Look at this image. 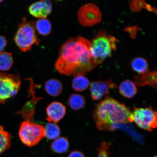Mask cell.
I'll return each mask as SVG.
<instances>
[{
  "label": "cell",
  "mask_w": 157,
  "mask_h": 157,
  "mask_svg": "<svg viewBox=\"0 0 157 157\" xmlns=\"http://www.w3.org/2000/svg\"><path fill=\"white\" fill-rule=\"evenodd\" d=\"M157 72H148L135 76V83L140 87L148 85L156 88L157 78Z\"/></svg>",
  "instance_id": "13"
},
{
  "label": "cell",
  "mask_w": 157,
  "mask_h": 157,
  "mask_svg": "<svg viewBox=\"0 0 157 157\" xmlns=\"http://www.w3.org/2000/svg\"><path fill=\"white\" fill-rule=\"evenodd\" d=\"M118 42L115 37L105 31L98 33L91 42L90 48V54L97 65L111 56L113 51L117 50V44Z\"/></svg>",
  "instance_id": "3"
},
{
  "label": "cell",
  "mask_w": 157,
  "mask_h": 157,
  "mask_svg": "<svg viewBox=\"0 0 157 157\" xmlns=\"http://www.w3.org/2000/svg\"><path fill=\"white\" fill-rule=\"evenodd\" d=\"M117 86L113 83L112 80L105 81H94L90 85L92 99L94 101L100 100L106 94H109V90L114 89Z\"/></svg>",
  "instance_id": "9"
},
{
  "label": "cell",
  "mask_w": 157,
  "mask_h": 157,
  "mask_svg": "<svg viewBox=\"0 0 157 157\" xmlns=\"http://www.w3.org/2000/svg\"><path fill=\"white\" fill-rule=\"evenodd\" d=\"M21 81L18 76L4 73H0V103L4 104L21 89Z\"/></svg>",
  "instance_id": "6"
},
{
  "label": "cell",
  "mask_w": 157,
  "mask_h": 157,
  "mask_svg": "<svg viewBox=\"0 0 157 157\" xmlns=\"http://www.w3.org/2000/svg\"><path fill=\"white\" fill-rule=\"evenodd\" d=\"M139 29L136 26L128 27L125 29V31L130 33L132 38H135L137 34V31Z\"/></svg>",
  "instance_id": "26"
},
{
  "label": "cell",
  "mask_w": 157,
  "mask_h": 157,
  "mask_svg": "<svg viewBox=\"0 0 157 157\" xmlns=\"http://www.w3.org/2000/svg\"><path fill=\"white\" fill-rule=\"evenodd\" d=\"M35 28L40 35L47 36L52 30V25L49 20L47 18L39 19L35 23Z\"/></svg>",
  "instance_id": "21"
},
{
  "label": "cell",
  "mask_w": 157,
  "mask_h": 157,
  "mask_svg": "<svg viewBox=\"0 0 157 157\" xmlns=\"http://www.w3.org/2000/svg\"><path fill=\"white\" fill-rule=\"evenodd\" d=\"M129 7L132 11L135 12H139L143 9H146L149 11L152 12L157 14V10L150 5L143 1H129Z\"/></svg>",
  "instance_id": "22"
},
{
  "label": "cell",
  "mask_w": 157,
  "mask_h": 157,
  "mask_svg": "<svg viewBox=\"0 0 157 157\" xmlns=\"http://www.w3.org/2000/svg\"><path fill=\"white\" fill-rule=\"evenodd\" d=\"M63 86L59 80L52 78L47 81L45 84V89L49 95L56 97L62 93Z\"/></svg>",
  "instance_id": "15"
},
{
  "label": "cell",
  "mask_w": 157,
  "mask_h": 157,
  "mask_svg": "<svg viewBox=\"0 0 157 157\" xmlns=\"http://www.w3.org/2000/svg\"><path fill=\"white\" fill-rule=\"evenodd\" d=\"M119 93L123 97L128 98H132L136 95L137 87L135 82L126 80L121 82L119 87Z\"/></svg>",
  "instance_id": "14"
},
{
  "label": "cell",
  "mask_w": 157,
  "mask_h": 157,
  "mask_svg": "<svg viewBox=\"0 0 157 157\" xmlns=\"http://www.w3.org/2000/svg\"><path fill=\"white\" fill-rule=\"evenodd\" d=\"M77 16L78 21L84 26H92L101 23L102 14L97 6L94 4H86L80 8Z\"/></svg>",
  "instance_id": "8"
},
{
  "label": "cell",
  "mask_w": 157,
  "mask_h": 157,
  "mask_svg": "<svg viewBox=\"0 0 157 157\" xmlns=\"http://www.w3.org/2000/svg\"><path fill=\"white\" fill-rule=\"evenodd\" d=\"M19 136L23 144L29 147L35 146L45 137L44 127L38 124L24 121L20 127Z\"/></svg>",
  "instance_id": "5"
},
{
  "label": "cell",
  "mask_w": 157,
  "mask_h": 157,
  "mask_svg": "<svg viewBox=\"0 0 157 157\" xmlns=\"http://www.w3.org/2000/svg\"><path fill=\"white\" fill-rule=\"evenodd\" d=\"M34 83L32 80H31L30 83V94L32 95V98L30 101H28L23 107L21 111L17 113L22 116L25 121L33 122L35 114V107L36 104L41 98H36L35 96L34 91Z\"/></svg>",
  "instance_id": "12"
},
{
  "label": "cell",
  "mask_w": 157,
  "mask_h": 157,
  "mask_svg": "<svg viewBox=\"0 0 157 157\" xmlns=\"http://www.w3.org/2000/svg\"><path fill=\"white\" fill-rule=\"evenodd\" d=\"M133 121L141 128L149 131L156 128L157 113L151 107L138 108L134 107L133 113Z\"/></svg>",
  "instance_id": "7"
},
{
  "label": "cell",
  "mask_w": 157,
  "mask_h": 157,
  "mask_svg": "<svg viewBox=\"0 0 157 157\" xmlns=\"http://www.w3.org/2000/svg\"><path fill=\"white\" fill-rule=\"evenodd\" d=\"M52 5L48 0L40 1L33 3L29 8L30 14L36 18H46L52 12Z\"/></svg>",
  "instance_id": "10"
},
{
  "label": "cell",
  "mask_w": 157,
  "mask_h": 157,
  "mask_svg": "<svg viewBox=\"0 0 157 157\" xmlns=\"http://www.w3.org/2000/svg\"><path fill=\"white\" fill-rule=\"evenodd\" d=\"M90 82L88 78L83 75L74 76L72 82V87L74 91L82 92L89 87Z\"/></svg>",
  "instance_id": "19"
},
{
  "label": "cell",
  "mask_w": 157,
  "mask_h": 157,
  "mask_svg": "<svg viewBox=\"0 0 157 157\" xmlns=\"http://www.w3.org/2000/svg\"><path fill=\"white\" fill-rule=\"evenodd\" d=\"M133 70L139 74H142L149 71L148 62L146 59L142 57L135 58L131 62Z\"/></svg>",
  "instance_id": "17"
},
{
  "label": "cell",
  "mask_w": 157,
  "mask_h": 157,
  "mask_svg": "<svg viewBox=\"0 0 157 157\" xmlns=\"http://www.w3.org/2000/svg\"><path fill=\"white\" fill-rule=\"evenodd\" d=\"M68 157H85V156L83 152L76 150L71 152Z\"/></svg>",
  "instance_id": "27"
},
{
  "label": "cell",
  "mask_w": 157,
  "mask_h": 157,
  "mask_svg": "<svg viewBox=\"0 0 157 157\" xmlns=\"http://www.w3.org/2000/svg\"><path fill=\"white\" fill-rule=\"evenodd\" d=\"M36 32L35 23L27 21L26 17H24L19 25L14 37L15 44L21 52H28L33 45L40 44Z\"/></svg>",
  "instance_id": "4"
},
{
  "label": "cell",
  "mask_w": 157,
  "mask_h": 157,
  "mask_svg": "<svg viewBox=\"0 0 157 157\" xmlns=\"http://www.w3.org/2000/svg\"><path fill=\"white\" fill-rule=\"evenodd\" d=\"M69 146L68 139L65 137H60L55 139L52 143L51 149L53 152L62 154L67 151Z\"/></svg>",
  "instance_id": "16"
},
{
  "label": "cell",
  "mask_w": 157,
  "mask_h": 157,
  "mask_svg": "<svg viewBox=\"0 0 157 157\" xmlns=\"http://www.w3.org/2000/svg\"><path fill=\"white\" fill-rule=\"evenodd\" d=\"M3 1H2V0H0V3L1 2H2Z\"/></svg>",
  "instance_id": "29"
},
{
  "label": "cell",
  "mask_w": 157,
  "mask_h": 157,
  "mask_svg": "<svg viewBox=\"0 0 157 157\" xmlns=\"http://www.w3.org/2000/svg\"><path fill=\"white\" fill-rule=\"evenodd\" d=\"M45 136L48 140H55L58 138L60 134V129L57 124L50 123L46 125L44 128Z\"/></svg>",
  "instance_id": "23"
},
{
  "label": "cell",
  "mask_w": 157,
  "mask_h": 157,
  "mask_svg": "<svg viewBox=\"0 0 157 157\" xmlns=\"http://www.w3.org/2000/svg\"><path fill=\"white\" fill-rule=\"evenodd\" d=\"M66 107L59 102L54 101L49 105L46 109V120L50 123H57L66 113Z\"/></svg>",
  "instance_id": "11"
},
{
  "label": "cell",
  "mask_w": 157,
  "mask_h": 157,
  "mask_svg": "<svg viewBox=\"0 0 157 157\" xmlns=\"http://www.w3.org/2000/svg\"><path fill=\"white\" fill-rule=\"evenodd\" d=\"M7 44V40L5 37L0 36V52L5 49Z\"/></svg>",
  "instance_id": "28"
},
{
  "label": "cell",
  "mask_w": 157,
  "mask_h": 157,
  "mask_svg": "<svg viewBox=\"0 0 157 157\" xmlns=\"http://www.w3.org/2000/svg\"><path fill=\"white\" fill-rule=\"evenodd\" d=\"M157 157V156H154V157Z\"/></svg>",
  "instance_id": "30"
},
{
  "label": "cell",
  "mask_w": 157,
  "mask_h": 157,
  "mask_svg": "<svg viewBox=\"0 0 157 157\" xmlns=\"http://www.w3.org/2000/svg\"><path fill=\"white\" fill-rule=\"evenodd\" d=\"M86 101L85 98L80 94H74L70 96L68 100V104L74 110H78L85 106Z\"/></svg>",
  "instance_id": "20"
},
{
  "label": "cell",
  "mask_w": 157,
  "mask_h": 157,
  "mask_svg": "<svg viewBox=\"0 0 157 157\" xmlns=\"http://www.w3.org/2000/svg\"><path fill=\"white\" fill-rule=\"evenodd\" d=\"M91 44L80 36L68 39L60 49L56 70L63 75H86L97 66L90 54Z\"/></svg>",
  "instance_id": "1"
},
{
  "label": "cell",
  "mask_w": 157,
  "mask_h": 157,
  "mask_svg": "<svg viewBox=\"0 0 157 157\" xmlns=\"http://www.w3.org/2000/svg\"><path fill=\"white\" fill-rule=\"evenodd\" d=\"M93 117L96 126L101 131H114L121 124L133 122V113L124 104L106 97L97 105Z\"/></svg>",
  "instance_id": "2"
},
{
  "label": "cell",
  "mask_w": 157,
  "mask_h": 157,
  "mask_svg": "<svg viewBox=\"0 0 157 157\" xmlns=\"http://www.w3.org/2000/svg\"><path fill=\"white\" fill-rule=\"evenodd\" d=\"M111 143H107L105 142L101 143V146L98 148V157H109V146Z\"/></svg>",
  "instance_id": "25"
},
{
  "label": "cell",
  "mask_w": 157,
  "mask_h": 157,
  "mask_svg": "<svg viewBox=\"0 0 157 157\" xmlns=\"http://www.w3.org/2000/svg\"><path fill=\"white\" fill-rule=\"evenodd\" d=\"M11 139L10 133L5 131L3 127L0 125V155L10 148Z\"/></svg>",
  "instance_id": "18"
},
{
  "label": "cell",
  "mask_w": 157,
  "mask_h": 157,
  "mask_svg": "<svg viewBox=\"0 0 157 157\" xmlns=\"http://www.w3.org/2000/svg\"><path fill=\"white\" fill-rule=\"evenodd\" d=\"M12 54L8 52H0V70L7 71L13 64Z\"/></svg>",
  "instance_id": "24"
}]
</instances>
